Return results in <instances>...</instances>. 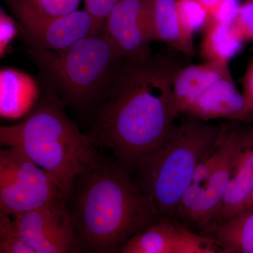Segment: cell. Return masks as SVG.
<instances>
[{
  "label": "cell",
  "mask_w": 253,
  "mask_h": 253,
  "mask_svg": "<svg viewBox=\"0 0 253 253\" xmlns=\"http://www.w3.org/2000/svg\"><path fill=\"white\" fill-rule=\"evenodd\" d=\"M181 67L165 55L123 58L107 95L96 110L89 135L97 146L112 150L123 167H137L175 128L181 113L173 81Z\"/></svg>",
  "instance_id": "cell-1"
},
{
  "label": "cell",
  "mask_w": 253,
  "mask_h": 253,
  "mask_svg": "<svg viewBox=\"0 0 253 253\" xmlns=\"http://www.w3.org/2000/svg\"><path fill=\"white\" fill-rule=\"evenodd\" d=\"M68 202L82 252L121 253L131 237L163 219L120 163L104 161L76 178Z\"/></svg>",
  "instance_id": "cell-2"
},
{
  "label": "cell",
  "mask_w": 253,
  "mask_h": 253,
  "mask_svg": "<svg viewBox=\"0 0 253 253\" xmlns=\"http://www.w3.org/2000/svg\"><path fill=\"white\" fill-rule=\"evenodd\" d=\"M65 106L56 95L46 92L21 122L0 127V142L54 176L69 200L76 178L104 160L91 136L68 117Z\"/></svg>",
  "instance_id": "cell-3"
},
{
  "label": "cell",
  "mask_w": 253,
  "mask_h": 253,
  "mask_svg": "<svg viewBox=\"0 0 253 253\" xmlns=\"http://www.w3.org/2000/svg\"><path fill=\"white\" fill-rule=\"evenodd\" d=\"M29 52L46 92L81 112L97 109L123 58L102 32L66 49L30 47Z\"/></svg>",
  "instance_id": "cell-4"
},
{
  "label": "cell",
  "mask_w": 253,
  "mask_h": 253,
  "mask_svg": "<svg viewBox=\"0 0 253 253\" xmlns=\"http://www.w3.org/2000/svg\"><path fill=\"white\" fill-rule=\"evenodd\" d=\"M221 130V125L189 116L138 165L137 184L162 218L176 219V208L192 184L196 168L217 142Z\"/></svg>",
  "instance_id": "cell-5"
},
{
  "label": "cell",
  "mask_w": 253,
  "mask_h": 253,
  "mask_svg": "<svg viewBox=\"0 0 253 253\" xmlns=\"http://www.w3.org/2000/svg\"><path fill=\"white\" fill-rule=\"evenodd\" d=\"M173 90L181 114L201 121H241L253 113L225 61L182 66L174 76Z\"/></svg>",
  "instance_id": "cell-6"
},
{
  "label": "cell",
  "mask_w": 253,
  "mask_h": 253,
  "mask_svg": "<svg viewBox=\"0 0 253 253\" xmlns=\"http://www.w3.org/2000/svg\"><path fill=\"white\" fill-rule=\"evenodd\" d=\"M68 201L59 181L14 148L0 151V212L16 217Z\"/></svg>",
  "instance_id": "cell-7"
},
{
  "label": "cell",
  "mask_w": 253,
  "mask_h": 253,
  "mask_svg": "<svg viewBox=\"0 0 253 253\" xmlns=\"http://www.w3.org/2000/svg\"><path fill=\"white\" fill-rule=\"evenodd\" d=\"M68 203L61 201L12 217L33 253L82 252Z\"/></svg>",
  "instance_id": "cell-8"
},
{
  "label": "cell",
  "mask_w": 253,
  "mask_h": 253,
  "mask_svg": "<svg viewBox=\"0 0 253 253\" xmlns=\"http://www.w3.org/2000/svg\"><path fill=\"white\" fill-rule=\"evenodd\" d=\"M154 4L155 0H118L110 13L102 33L123 57L144 59L152 54Z\"/></svg>",
  "instance_id": "cell-9"
},
{
  "label": "cell",
  "mask_w": 253,
  "mask_h": 253,
  "mask_svg": "<svg viewBox=\"0 0 253 253\" xmlns=\"http://www.w3.org/2000/svg\"><path fill=\"white\" fill-rule=\"evenodd\" d=\"M215 241L165 217L131 237L121 253H219Z\"/></svg>",
  "instance_id": "cell-10"
},
{
  "label": "cell",
  "mask_w": 253,
  "mask_h": 253,
  "mask_svg": "<svg viewBox=\"0 0 253 253\" xmlns=\"http://www.w3.org/2000/svg\"><path fill=\"white\" fill-rule=\"evenodd\" d=\"M243 136L239 144L206 181L191 184L186 191L176 211V219H180L181 224L198 226L202 231L209 225L225 194L232 173L233 160Z\"/></svg>",
  "instance_id": "cell-11"
},
{
  "label": "cell",
  "mask_w": 253,
  "mask_h": 253,
  "mask_svg": "<svg viewBox=\"0 0 253 253\" xmlns=\"http://www.w3.org/2000/svg\"><path fill=\"white\" fill-rule=\"evenodd\" d=\"M21 33L30 47L66 49L86 37L99 34L94 18L86 10L76 11L56 19L18 18Z\"/></svg>",
  "instance_id": "cell-12"
},
{
  "label": "cell",
  "mask_w": 253,
  "mask_h": 253,
  "mask_svg": "<svg viewBox=\"0 0 253 253\" xmlns=\"http://www.w3.org/2000/svg\"><path fill=\"white\" fill-rule=\"evenodd\" d=\"M253 189V127L244 131L242 141L233 160L232 173L225 194L207 227L223 222L250 209Z\"/></svg>",
  "instance_id": "cell-13"
},
{
  "label": "cell",
  "mask_w": 253,
  "mask_h": 253,
  "mask_svg": "<svg viewBox=\"0 0 253 253\" xmlns=\"http://www.w3.org/2000/svg\"><path fill=\"white\" fill-rule=\"evenodd\" d=\"M40 89L36 80L15 68L0 71V115L18 119L27 115L39 100Z\"/></svg>",
  "instance_id": "cell-14"
},
{
  "label": "cell",
  "mask_w": 253,
  "mask_h": 253,
  "mask_svg": "<svg viewBox=\"0 0 253 253\" xmlns=\"http://www.w3.org/2000/svg\"><path fill=\"white\" fill-rule=\"evenodd\" d=\"M202 234L214 240L221 253H253V208L208 226Z\"/></svg>",
  "instance_id": "cell-15"
},
{
  "label": "cell",
  "mask_w": 253,
  "mask_h": 253,
  "mask_svg": "<svg viewBox=\"0 0 253 253\" xmlns=\"http://www.w3.org/2000/svg\"><path fill=\"white\" fill-rule=\"evenodd\" d=\"M153 26L155 41L164 42L187 57L194 56V37L188 35L181 26L176 0H155Z\"/></svg>",
  "instance_id": "cell-16"
},
{
  "label": "cell",
  "mask_w": 253,
  "mask_h": 253,
  "mask_svg": "<svg viewBox=\"0 0 253 253\" xmlns=\"http://www.w3.org/2000/svg\"><path fill=\"white\" fill-rule=\"evenodd\" d=\"M244 42L234 23L217 22L210 18L200 54L206 61L229 62L241 51Z\"/></svg>",
  "instance_id": "cell-17"
},
{
  "label": "cell",
  "mask_w": 253,
  "mask_h": 253,
  "mask_svg": "<svg viewBox=\"0 0 253 253\" xmlns=\"http://www.w3.org/2000/svg\"><path fill=\"white\" fill-rule=\"evenodd\" d=\"M81 0H6L16 17L52 20L77 11Z\"/></svg>",
  "instance_id": "cell-18"
},
{
  "label": "cell",
  "mask_w": 253,
  "mask_h": 253,
  "mask_svg": "<svg viewBox=\"0 0 253 253\" xmlns=\"http://www.w3.org/2000/svg\"><path fill=\"white\" fill-rule=\"evenodd\" d=\"M176 11L181 26L191 37L205 29L210 21L207 9L196 0H176Z\"/></svg>",
  "instance_id": "cell-19"
},
{
  "label": "cell",
  "mask_w": 253,
  "mask_h": 253,
  "mask_svg": "<svg viewBox=\"0 0 253 253\" xmlns=\"http://www.w3.org/2000/svg\"><path fill=\"white\" fill-rule=\"evenodd\" d=\"M0 253H33L25 244L11 216L0 212Z\"/></svg>",
  "instance_id": "cell-20"
},
{
  "label": "cell",
  "mask_w": 253,
  "mask_h": 253,
  "mask_svg": "<svg viewBox=\"0 0 253 253\" xmlns=\"http://www.w3.org/2000/svg\"><path fill=\"white\" fill-rule=\"evenodd\" d=\"M234 24L245 42L253 41V0L241 4Z\"/></svg>",
  "instance_id": "cell-21"
},
{
  "label": "cell",
  "mask_w": 253,
  "mask_h": 253,
  "mask_svg": "<svg viewBox=\"0 0 253 253\" xmlns=\"http://www.w3.org/2000/svg\"><path fill=\"white\" fill-rule=\"evenodd\" d=\"M241 4L240 0H219L210 10V18L217 22L234 23Z\"/></svg>",
  "instance_id": "cell-22"
},
{
  "label": "cell",
  "mask_w": 253,
  "mask_h": 253,
  "mask_svg": "<svg viewBox=\"0 0 253 253\" xmlns=\"http://www.w3.org/2000/svg\"><path fill=\"white\" fill-rule=\"evenodd\" d=\"M118 0H84L85 10L94 18L101 33L105 22Z\"/></svg>",
  "instance_id": "cell-23"
},
{
  "label": "cell",
  "mask_w": 253,
  "mask_h": 253,
  "mask_svg": "<svg viewBox=\"0 0 253 253\" xmlns=\"http://www.w3.org/2000/svg\"><path fill=\"white\" fill-rule=\"evenodd\" d=\"M18 26L16 22L0 9V56L2 58L8 51L11 42L17 36Z\"/></svg>",
  "instance_id": "cell-24"
},
{
  "label": "cell",
  "mask_w": 253,
  "mask_h": 253,
  "mask_svg": "<svg viewBox=\"0 0 253 253\" xmlns=\"http://www.w3.org/2000/svg\"><path fill=\"white\" fill-rule=\"evenodd\" d=\"M244 95L250 106L253 110V59L248 65L242 79H241Z\"/></svg>",
  "instance_id": "cell-25"
},
{
  "label": "cell",
  "mask_w": 253,
  "mask_h": 253,
  "mask_svg": "<svg viewBox=\"0 0 253 253\" xmlns=\"http://www.w3.org/2000/svg\"><path fill=\"white\" fill-rule=\"evenodd\" d=\"M207 9L208 12L217 4L219 0H196Z\"/></svg>",
  "instance_id": "cell-26"
},
{
  "label": "cell",
  "mask_w": 253,
  "mask_h": 253,
  "mask_svg": "<svg viewBox=\"0 0 253 253\" xmlns=\"http://www.w3.org/2000/svg\"><path fill=\"white\" fill-rule=\"evenodd\" d=\"M250 206H251V208H253V189L251 193V199H250Z\"/></svg>",
  "instance_id": "cell-27"
}]
</instances>
